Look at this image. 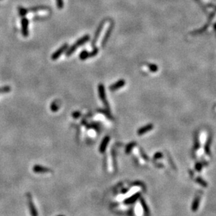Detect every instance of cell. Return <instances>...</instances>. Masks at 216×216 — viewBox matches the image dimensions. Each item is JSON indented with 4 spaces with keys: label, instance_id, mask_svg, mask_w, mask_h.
<instances>
[{
    "label": "cell",
    "instance_id": "obj_1",
    "mask_svg": "<svg viewBox=\"0 0 216 216\" xmlns=\"http://www.w3.org/2000/svg\"><path fill=\"white\" fill-rule=\"evenodd\" d=\"M89 39H90L89 35H85L82 36V37L80 38L79 39H78V40L76 41L75 44H73L72 46H71L68 49L67 51H66V56H71V55L76 51V49H77L78 47H79V46H81V45H83V44H84L85 43L87 42V41L89 40Z\"/></svg>",
    "mask_w": 216,
    "mask_h": 216
},
{
    "label": "cell",
    "instance_id": "obj_2",
    "mask_svg": "<svg viewBox=\"0 0 216 216\" xmlns=\"http://www.w3.org/2000/svg\"><path fill=\"white\" fill-rule=\"evenodd\" d=\"M98 94L100 98L102 100V102H103L105 107H106V109L109 111V104H108V101L107 100V98H106L105 91V87L102 84H100L98 85Z\"/></svg>",
    "mask_w": 216,
    "mask_h": 216
},
{
    "label": "cell",
    "instance_id": "obj_3",
    "mask_svg": "<svg viewBox=\"0 0 216 216\" xmlns=\"http://www.w3.org/2000/svg\"><path fill=\"white\" fill-rule=\"evenodd\" d=\"M67 48H68L67 44H63V46H61V48H59V49H58L56 52H54V54H52V56H51V59H52L53 61H56V60L58 59L60 56H61V55H62L63 53H64L65 51L67 49Z\"/></svg>",
    "mask_w": 216,
    "mask_h": 216
},
{
    "label": "cell",
    "instance_id": "obj_4",
    "mask_svg": "<svg viewBox=\"0 0 216 216\" xmlns=\"http://www.w3.org/2000/svg\"><path fill=\"white\" fill-rule=\"evenodd\" d=\"M28 25H29V21L28 18H23L21 20V27H22V34L25 37H27L29 35Z\"/></svg>",
    "mask_w": 216,
    "mask_h": 216
},
{
    "label": "cell",
    "instance_id": "obj_5",
    "mask_svg": "<svg viewBox=\"0 0 216 216\" xmlns=\"http://www.w3.org/2000/svg\"><path fill=\"white\" fill-rule=\"evenodd\" d=\"M105 21H106V20H104L103 21H102V22L100 23V24L98 28V30L96 32V34H95L94 38L92 41V46H93V47H95V46H96V43L97 42L99 36H100V34L101 31L102 30V28H103V27H104L105 23Z\"/></svg>",
    "mask_w": 216,
    "mask_h": 216
},
{
    "label": "cell",
    "instance_id": "obj_6",
    "mask_svg": "<svg viewBox=\"0 0 216 216\" xmlns=\"http://www.w3.org/2000/svg\"><path fill=\"white\" fill-rule=\"evenodd\" d=\"M113 28H114V23H111L110 26H109V28L107 29V30L105 33V35L104 36L102 42H101V45L102 46V47H104V46H105V44H107L108 39H109V36L111 35V33H112V32L113 30Z\"/></svg>",
    "mask_w": 216,
    "mask_h": 216
},
{
    "label": "cell",
    "instance_id": "obj_7",
    "mask_svg": "<svg viewBox=\"0 0 216 216\" xmlns=\"http://www.w3.org/2000/svg\"><path fill=\"white\" fill-rule=\"evenodd\" d=\"M126 81L124 80V79H120L118 81H117L116 83H114V84H112L110 86H109V90L111 91H115L118 90L119 89L122 88L125 85Z\"/></svg>",
    "mask_w": 216,
    "mask_h": 216
},
{
    "label": "cell",
    "instance_id": "obj_8",
    "mask_svg": "<svg viewBox=\"0 0 216 216\" xmlns=\"http://www.w3.org/2000/svg\"><path fill=\"white\" fill-rule=\"evenodd\" d=\"M152 129H153V125H152V124L144 126L143 127L140 128V129L138 131V135H142V134L148 132V131H150Z\"/></svg>",
    "mask_w": 216,
    "mask_h": 216
},
{
    "label": "cell",
    "instance_id": "obj_9",
    "mask_svg": "<svg viewBox=\"0 0 216 216\" xmlns=\"http://www.w3.org/2000/svg\"><path fill=\"white\" fill-rule=\"evenodd\" d=\"M109 136H107V137L105 138L103 140H102V144H101V145H100V151L103 152V151L105 150V149L106 145H107V144H108V142H109Z\"/></svg>",
    "mask_w": 216,
    "mask_h": 216
},
{
    "label": "cell",
    "instance_id": "obj_10",
    "mask_svg": "<svg viewBox=\"0 0 216 216\" xmlns=\"http://www.w3.org/2000/svg\"><path fill=\"white\" fill-rule=\"evenodd\" d=\"M79 58L81 61H84V60H86L87 58H89V52L87 51H82L81 52L80 55H79Z\"/></svg>",
    "mask_w": 216,
    "mask_h": 216
},
{
    "label": "cell",
    "instance_id": "obj_11",
    "mask_svg": "<svg viewBox=\"0 0 216 216\" xmlns=\"http://www.w3.org/2000/svg\"><path fill=\"white\" fill-rule=\"evenodd\" d=\"M59 105L60 102H57V101H54V102L51 105V109L53 112H56L57 110H58Z\"/></svg>",
    "mask_w": 216,
    "mask_h": 216
},
{
    "label": "cell",
    "instance_id": "obj_12",
    "mask_svg": "<svg viewBox=\"0 0 216 216\" xmlns=\"http://www.w3.org/2000/svg\"><path fill=\"white\" fill-rule=\"evenodd\" d=\"M18 13H19V15L21 17H24V16H25V15L28 13V9L20 6V7H18Z\"/></svg>",
    "mask_w": 216,
    "mask_h": 216
},
{
    "label": "cell",
    "instance_id": "obj_13",
    "mask_svg": "<svg viewBox=\"0 0 216 216\" xmlns=\"http://www.w3.org/2000/svg\"><path fill=\"white\" fill-rule=\"evenodd\" d=\"M11 91V88L9 86H3V87L0 88V94H6V93H9Z\"/></svg>",
    "mask_w": 216,
    "mask_h": 216
},
{
    "label": "cell",
    "instance_id": "obj_14",
    "mask_svg": "<svg viewBox=\"0 0 216 216\" xmlns=\"http://www.w3.org/2000/svg\"><path fill=\"white\" fill-rule=\"evenodd\" d=\"M98 54V48H94V49L91 53H89V58L94 57Z\"/></svg>",
    "mask_w": 216,
    "mask_h": 216
},
{
    "label": "cell",
    "instance_id": "obj_15",
    "mask_svg": "<svg viewBox=\"0 0 216 216\" xmlns=\"http://www.w3.org/2000/svg\"><path fill=\"white\" fill-rule=\"evenodd\" d=\"M56 4H57L58 8L59 9H62L64 6V3H63V0H56Z\"/></svg>",
    "mask_w": 216,
    "mask_h": 216
},
{
    "label": "cell",
    "instance_id": "obj_16",
    "mask_svg": "<svg viewBox=\"0 0 216 216\" xmlns=\"http://www.w3.org/2000/svg\"><path fill=\"white\" fill-rule=\"evenodd\" d=\"M149 68L151 71H152V72H156V71L157 70V67L155 65H149Z\"/></svg>",
    "mask_w": 216,
    "mask_h": 216
},
{
    "label": "cell",
    "instance_id": "obj_17",
    "mask_svg": "<svg viewBox=\"0 0 216 216\" xmlns=\"http://www.w3.org/2000/svg\"><path fill=\"white\" fill-rule=\"evenodd\" d=\"M80 116H81V112H73V114H72V117L74 118H75V119H77V118L79 117Z\"/></svg>",
    "mask_w": 216,
    "mask_h": 216
}]
</instances>
